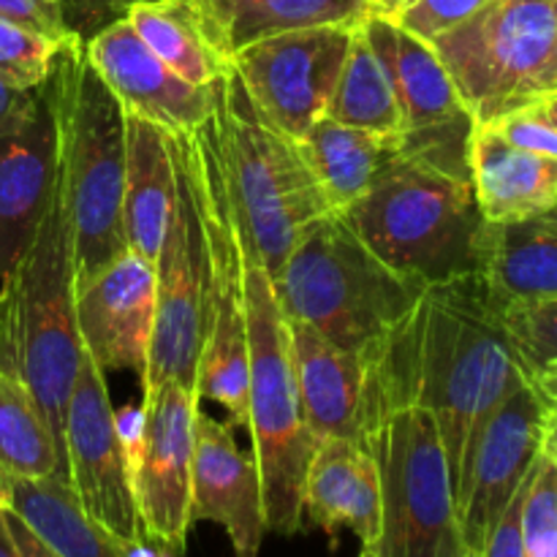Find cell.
Instances as JSON below:
<instances>
[{
    "label": "cell",
    "instance_id": "44",
    "mask_svg": "<svg viewBox=\"0 0 557 557\" xmlns=\"http://www.w3.org/2000/svg\"><path fill=\"white\" fill-rule=\"evenodd\" d=\"M544 451L557 462V406H547V422H544Z\"/></svg>",
    "mask_w": 557,
    "mask_h": 557
},
{
    "label": "cell",
    "instance_id": "19",
    "mask_svg": "<svg viewBox=\"0 0 557 557\" xmlns=\"http://www.w3.org/2000/svg\"><path fill=\"white\" fill-rule=\"evenodd\" d=\"M58 180V123L49 85L0 131V277L30 245Z\"/></svg>",
    "mask_w": 557,
    "mask_h": 557
},
{
    "label": "cell",
    "instance_id": "42",
    "mask_svg": "<svg viewBox=\"0 0 557 557\" xmlns=\"http://www.w3.org/2000/svg\"><path fill=\"white\" fill-rule=\"evenodd\" d=\"M531 384L533 389L544 397L547 406H557V364H549V368L533 373Z\"/></svg>",
    "mask_w": 557,
    "mask_h": 557
},
{
    "label": "cell",
    "instance_id": "1",
    "mask_svg": "<svg viewBox=\"0 0 557 557\" xmlns=\"http://www.w3.org/2000/svg\"><path fill=\"white\" fill-rule=\"evenodd\" d=\"M525 384L531 379L482 275L435 283L370 359V449L386 413L424 408L438 424L460 500L484 424Z\"/></svg>",
    "mask_w": 557,
    "mask_h": 557
},
{
    "label": "cell",
    "instance_id": "45",
    "mask_svg": "<svg viewBox=\"0 0 557 557\" xmlns=\"http://www.w3.org/2000/svg\"><path fill=\"white\" fill-rule=\"evenodd\" d=\"M125 557H174V555L161 547L156 549L150 542H136V544H125Z\"/></svg>",
    "mask_w": 557,
    "mask_h": 557
},
{
    "label": "cell",
    "instance_id": "24",
    "mask_svg": "<svg viewBox=\"0 0 557 557\" xmlns=\"http://www.w3.org/2000/svg\"><path fill=\"white\" fill-rule=\"evenodd\" d=\"M468 169L484 221H520L557 207V158L515 147L490 125H473Z\"/></svg>",
    "mask_w": 557,
    "mask_h": 557
},
{
    "label": "cell",
    "instance_id": "36",
    "mask_svg": "<svg viewBox=\"0 0 557 557\" xmlns=\"http://www.w3.org/2000/svg\"><path fill=\"white\" fill-rule=\"evenodd\" d=\"M484 125H490L495 134L504 136L515 147L539 152V156L557 158V128L549 123L547 114L539 112L536 107L515 109V112Z\"/></svg>",
    "mask_w": 557,
    "mask_h": 557
},
{
    "label": "cell",
    "instance_id": "26",
    "mask_svg": "<svg viewBox=\"0 0 557 557\" xmlns=\"http://www.w3.org/2000/svg\"><path fill=\"white\" fill-rule=\"evenodd\" d=\"M194 5L226 60L261 38L319 25H362L375 14L368 0H194Z\"/></svg>",
    "mask_w": 557,
    "mask_h": 557
},
{
    "label": "cell",
    "instance_id": "8",
    "mask_svg": "<svg viewBox=\"0 0 557 557\" xmlns=\"http://www.w3.org/2000/svg\"><path fill=\"white\" fill-rule=\"evenodd\" d=\"M473 125L557 92V0H490L435 38Z\"/></svg>",
    "mask_w": 557,
    "mask_h": 557
},
{
    "label": "cell",
    "instance_id": "35",
    "mask_svg": "<svg viewBox=\"0 0 557 557\" xmlns=\"http://www.w3.org/2000/svg\"><path fill=\"white\" fill-rule=\"evenodd\" d=\"M487 3L490 0H403L389 20L422 41L433 44L435 38L471 20Z\"/></svg>",
    "mask_w": 557,
    "mask_h": 557
},
{
    "label": "cell",
    "instance_id": "27",
    "mask_svg": "<svg viewBox=\"0 0 557 557\" xmlns=\"http://www.w3.org/2000/svg\"><path fill=\"white\" fill-rule=\"evenodd\" d=\"M0 500L60 557H125V542L98 525L65 479L0 473Z\"/></svg>",
    "mask_w": 557,
    "mask_h": 557
},
{
    "label": "cell",
    "instance_id": "7",
    "mask_svg": "<svg viewBox=\"0 0 557 557\" xmlns=\"http://www.w3.org/2000/svg\"><path fill=\"white\" fill-rule=\"evenodd\" d=\"M212 120L239 226L275 277L305 228L335 212L299 139L256 112L232 69L215 82Z\"/></svg>",
    "mask_w": 557,
    "mask_h": 557
},
{
    "label": "cell",
    "instance_id": "3",
    "mask_svg": "<svg viewBox=\"0 0 557 557\" xmlns=\"http://www.w3.org/2000/svg\"><path fill=\"white\" fill-rule=\"evenodd\" d=\"M47 85L79 286L128 250L123 228L125 109L92 69L79 36L65 41Z\"/></svg>",
    "mask_w": 557,
    "mask_h": 557
},
{
    "label": "cell",
    "instance_id": "23",
    "mask_svg": "<svg viewBox=\"0 0 557 557\" xmlns=\"http://www.w3.org/2000/svg\"><path fill=\"white\" fill-rule=\"evenodd\" d=\"M177 205L172 134L141 114L125 112L123 228L128 250L156 264Z\"/></svg>",
    "mask_w": 557,
    "mask_h": 557
},
{
    "label": "cell",
    "instance_id": "32",
    "mask_svg": "<svg viewBox=\"0 0 557 557\" xmlns=\"http://www.w3.org/2000/svg\"><path fill=\"white\" fill-rule=\"evenodd\" d=\"M71 36L74 33L49 36L20 22L0 20V79L20 90L44 87Z\"/></svg>",
    "mask_w": 557,
    "mask_h": 557
},
{
    "label": "cell",
    "instance_id": "37",
    "mask_svg": "<svg viewBox=\"0 0 557 557\" xmlns=\"http://www.w3.org/2000/svg\"><path fill=\"white\" fill-rule=\"evenodd\" d=\"M136 3H152V0H60V14L65 30L87 41L107 25L123 20Z\"/></svg>",
    "mask_w": 557,
    "mask_h": 557
},
{
    "label": "cell",
    "instance_id": "9",
    "mask_svg": "<svg viewBox=\"0 0 557 557\" xmlns=\"http://www.w3.org/2000/svg\"><path fill=\"white\" fill-rule=\"evenodd\" d=\"M199 199L210 259L207 330L196 395L226 408L228 424H248V326H245V267L239 221L223 169L215 120L183 134Z\"/></svg>",
    "mask_w": 557,
    "mask_h": 557
},
{
    "label": "cell",
    "instance_id": "17",
    "mask_svg": "<svg viewBox=\"0 0 557 557\" xmlns=\"http://www.w3.org/2000/svg\"><path fill=\"white\" fill-rule=\"evenodd\" d=\"M82 348L103 373L145 381L156 326V264L125 250L98 275L76 286Z\"/></svg>",
    "mask_w": 557,
    "mask_h": 557
},
{
    "label": "cell",
    "instance_id": "6",
    "mask_svg": "<svg viewBox=\"0 0 557 557\" xmlns=\"http://www.w3.org/2000/svg\"><path fill=\"white\" fill-rule=\"evenodd\" d=\"M343 221L400 275L424 286L479 270L484 215L471 180L417 158H400Z\"/></svg>",
    "mask_w": 557,
    "mask_h": 557
},
{
    "label": "cell",
    "instance_id": "47",
    "mask_svg": "<svg viewBox=\"0 0 557 557\" xmlns=\"http://www.w3.org/2000/svg\"><path fill=\"white\" fill-rule=\"evenodd\" d=\"M370 5H373L375 14H384V16H392L397 9H400L403 0H368Z\"/></svg>",
    "mask_w": 557,
    "mask_h": 557
},
{
    "label": "cell",
    "instance_id": "22",
    "mask_svg": "<svg viewBox=\"0 0 557 557\" xmlns=\"http://www.w3.org/2000/svg\"><path fill=\"white\" fill-rule=\"evenodd\" d=\"M302 515L332 544L337 533L351 531L362 547H375L381 536V473L375 451L359 441H321L308 466Z\"/></svg>",
    "mask_w": 557,
    "mask_h": 557
},
{
    "label": "cell",
    "instance_id": "13",
    "mask_svg": "<svg viewBox=\"0 0 557 557\" xmlns=\"http://www.w3.org/2000/svg\"><path fill=\"white\" fill-rule=\"evenodd\" d=\"M362 27L389 69L400 98L403 158H417L471 180L468 141L473 120L433 44L403 30L384 14H370Z\"/></svg>",
    "mask_w": 557,
    "mask_h": 557
},
{
    "label": "cell",
    "instance_id": "14",
    "mask_svg": "<svg viewBox=\"0 0 557 557\" xmlns=\"http://www.w3.org/2000/svg\"><path fill=\"white\" fill-rule=\"evenodd\" d=\"M145 438L131 471L136 511L147 542L174 557L188 547L190 473H194L199 395L177 381H163L141 395Z\"/></svg>",
    "mask_w": 557,
    "mask_h": 557
},
{
    "label": "cell",
    "instance_id": "11",
    "mask_svg": "<svg viewBox=\"0 0 557 557\" xmlns=\"http://www.w3.org/2000/svg\"><path fill=\"white\" fill-rule=\"evenodd\" d=\"M172 150L177 163V205L156 259V326L141 395L163 381H177L196 392L207 330L210 259L183 134H172Z\"/></svg>",
    "mask_w": 557,
    "mask_h": 557
},
{
    "label": "cell",
    "instance_id": "33",
    "mask_svg": "<svg viewBox=\"0 0 557 557\" xmlns=\"http://www.w3.org/2000/svg\"><path fill=\"white\" fill-rule=\"evenodd\" d=\"M498 310L528 379L557 364V297L498 302Z\"/></svg>",
    "mask_w": 557,
    "mask_h": 557
},
{
    "label": "cell",
    "instance_id": "31",
    "mask_svg": "<svg viewBox=\"0 0 557 557\" xmlns=\"http://www.w3.org/2000/svg\"><path fill=\"white\" fill-rule=\"evenodd\" d=\"M0 473L22 479H65V457L33 392L0 368Z\"/></svg>",
    "mask_w": 557,
    "mask_h": 557
},
{
    "label": "cell",
    "instance_id": "49",
    "mask_svg": "<svg viewBox=\"0 0 557 557\" xmlns=\"http://www.w3.org/2000/svg\"><path fill=\"white\" fill-rule=\"evenodd\" d=\"M460 557H482L479 553H473V549H466V553H462Z\"/></svg>",
    "mask_w": 557,
    "mask_h": 557
},
{
    "label": "cell",
    "instance_id": "40",
    "mask_svg": "<svg viewBox=\"0 0 557 557\" xmlns=\"http://www.w3.org/2000/svg\"><path fill=\"white\" fill-rule=\"evenodd\" d=\"M36 92L38 90H20V87H11L0 79V131L16 123L33 107Z\"/></svg>",
    "mask_w": 557,
    "mask_h": 557
},
{
    "label": "cell",
    "instance_id": "43",
    "mask_svg": "<svg viewBox=\"0 0 557 557\" xmlns=\"http://www.w3.org/2000/svg\"><path fill=\"white\" fill-rule=\"evenodd\" d=\"M0 557H22L20 549H16L14 536H11L9 515H5L3 500H0Z\"/></svg>",
    "mask_w": 557,
    "mask_h": 557
},
{
    "label": "cell",
    "instance_id": "30",
    "mask_svg": "<svg viewBox=\"0 0 557 557\" xmlns=\"http://www.w3.org/2000/svg\"><path fill=\"white\" fill-rule=\"evenodd\" d=\"M326 117L373 134L403 136V109L389 69L370 44L362 25L354 27L351 47L337 79Z\"/></svg>",
    "mask_w": 557,
    "mask_h": 557
},
{
    "label": "cell",
    "instance_id": "25",
    "mask_svg": "<svg viewBox=\"0 0 557 557\" xmlns=\"http://www.w3.org/2000/svg\"><path fill=\"white\" fill-rule=\"evenodd\" d=\"M476 272L498 302L557 297V207L520 221H484Z\"/></svg>",
    "mask_w": 557,
    "mask_h": 557
},
{
    "label": "cell",
    "instance_id": "15",
    "mask_svg": "<svg viewBox=\"0 0 557 557\" xmlns=\"http://www.w3.org/2000/svg\"><path fill=\"white\" fill-rule=\"evenodd\" d=\"M69 484L87 515L120 542H147L120 446L107 373L85 354L65 411Z\"/></svg>",
    "mask_w": 557,
    "mask_h": 557
},
{
    "label": "cell",
    "instance_id": "2",
    "mask_svg": "<svg viewBox=\"0 0 557 557\" xmlns=\"http://www.w3.org/2000/svg\"><path fill=\"white\" fill-rule=\"evenodd\" d=\"M0 283V368L33 392L65 457V411L85 348L76 326L74 248L60 177L30 245Z\"/></svg>",
    "mask_w": 557,
    "mask_h": 557
},
{
    "label": "cell",
    "instance_id": "48",
    "mask_svg": "<svg viewBox=\"0 0 557 557\" xmlns=\"http://www.w3.org/2000/svg\"><path fill=\"white\" fill-rule=\"evenodd\" d=\"M359 557H381V555H379V549H375V547H362Z\"/></svg>",
    "mask_w": 557,
    "mask_h": 557
},
{
    "label": "cell",
    "instance_id": "10",
    "mask_svg": "<svg viewBox=\"0 0 557 557\" xmlns=\"http://www.w3.org/2000/svg\"><path fill=\"white\" fill-rule=\"evenodd\" d=\"M381 557H460L466 553L455 487L438 424L424 408H397L379 422Z\"/></svg>",
    "mask_w": 557,
    "mask_h": 557
},
{
    "label": "cell",
    "instance_id": "5",
    "mask_svg": "<svg viewBox=\"0 0 557 557\" xmlns=\"http://www.w3.org/2000/svg\"><path fill=\"white\" fill-rule=\"evenodd\" d=\"M239 221V218H237ZM248 326V424L261 476L267 531L297 536L305 531L302 498L315 438L305 424L294 373L288 321L253 243L239 226Z\"/></svg>",
    "mask_w": 557,
    "mask_h": 557
},
{
    "label": "cell",
    "instance_id": "12",
    "mask_svg": "<svg viewBox=\"0 0 557 557\" xmlns=\"http://www.w3.org/2000/svg\"><path fill=\"white\" fill-rule=\"evenodd\" d=\"M357 25H319L261 38L228 63L256 112L302 139L330 109Z\"/></svg>",
    "mask_w": 557,
    "mask_h": 557
},
{
    "label": "cell",
    "instance_id": "39",
    "mask_svg": "<svg viewBox=\"0 0 557 557\" xmlns=\"http://www.w3.org/2000/svg\"><path fill=\"white\" fill-rule=\"evenodd\" d=\"M522 493H525V482H522V487L517 490L511 504L506 506L500 520L495 522V528L490 531L487 542H484L482 553H479L482 557H525V547H522V533H520Z\"/></svg>",
    "mask_w": 557,
    "mask_h": 557
},
{
    "label": "cell",
    "instance_id": "29",
    "mask_svg": "<svg viewBox=\"0 0 557 557\" xmlns=\"http://www.w3.org/2000/svg\"><path fill=\"white\" fill-rule=\"evenodd\" d=\"M125 20L169 69L194 85L210 87L232 69V63L207 36L194 0L136 3L128 9Z\"/></svg>",
    "mask_w": 557,
    "mask_h": 557
},
{
    "label": "cell",
    "instance_id": "38",
    "mask_svg": "<svg viewBox=\"0 0 557 557\" xmlns=\"http://www.w3.org/2000/svg\"><path fill=\"white\" fill-rule=\"evenodd\" d=\"M0 20L20 22L49 36H69L60 14V0H0Z\"/></svg>",
    "mask_w": 557,
    "mask_h": 557
},
{
    "label": "cell",
    "instance_id": "20",
    "mask_svg": "<svg viewBox=\"0 0 557 557\" xmlns=\"http://www.w3.org/2000/svg\"><path fill=\"white\" fill-rule=\"evenodd\" d=\"M218 522L232 542L234 557H261L264 498L253 455L239 449L232 424L196 417L194 473H190V525Z\"/></svg>",
    "mask_w": 557,
    "mask_h": 557
},
{
    "label": "cell",
    "instance_id": "34",
    "mask_svg": "<svg viewBox=\"0 0 557 557\" xmlns=\"http://www.w3.org/2000/svg\"><path fill=\"white\" fill-rule=\"evenodd\" d=\"M520 533L525 557H557V462L544 449L525 479Z\"/></svg>",
    "mask_w": 557,
    "mask_h": 557
},
{
    "label": "cell",
    "instance_id": "21",
    "mask_svg": "<svg viewBox=\"0 0 557 557\" xmlns=\"http://www.w3.org/2000/svg\"><path fill=\"white\" fill-rule=\"evenodd\" d=\"M288 341L305 424L315 444L348 438L370 446V359L302 321H288Z\"/></svg>",
    "mask_w": 557,
    "mask_h": 557
},
{
    "label": "cell",
    "instance_id": "18",
    "mask_svg": "<svg viewBox=\"0 0 557 557\" xmlns=\"http://www.w3.org/2000/svg\"><path fill=\"white\" fill-rule=\"evenodd\" d=\"M85 54L125 112L141 114L169 134H190L215 112V82L201 87L183 79L141 41L125 16L87 38Z\"/></svg>",
    "mask_w": 557,
    "mask_h": 557
},
{
    "label": "cell",
    "instance_id": "4",
    "mask_svg": "<svg viewBox=\"0 0 557 557\" xmlns=\"http://www.w3.org/2000/svg\"><path fill=\"white\" fill-rule=\"evenodd\" d=\"M270 281L286 321H302L368 359L381 351L428 288L384 264L343 215L310 223Z\"/></svg>",
    "mask_w": 557,
    "mask_h": 557
},
{
    "label": "cell",
    "instance_id": "28",
    "mask_svg": "<svg viewBox=\"0 0 557 557\" xmlns=\"http://www.w3.org/2000/svg\"><path fill=\"white\" fill-rule=\"evenodd\" d=\"M299 145L335 215H343L354 201L362 199L403 158V136L354 128L326 114Z\"/></svg>",
    "mask_w": 557,
    "mask_h": 557
},
{
    "label": "cell",
    "instance_id": "41",
    "mask_svg": "<svg viewBox=\"0 0 557 557\" xmlns=\"http://www.w3.org/2000/svg\"><path fill=\"white\" fill-rule=\"evenodd\" d=\"M5 515H9L11 536H14L16 549H20V555H22V557H60V555H54L52 549H49L47 544H44L41 539H38L36 533H33L30 528H27L25 522L20 520V517L11 515L9 509H5Z\"/></svg>",
    "mask_w": 557,
    "mask_h": 557
},
{
    "label": "cell",
    "instance_id": "46",
    "mask_svg": "<svg viewBox=\"0 0 557 557\" xmlns=\"http://www.w3.org/2000/svg\"><path fill=\"white\" fill-rule=\"evenodd\" d=\"M531 107H536L539 112H544L549 117V123L555 125L557 128V92L555 96H547L544 98V101H539V103H531Z\"/></svg>",
    "mask_w": 557,
    "mask_h": 557
},
{
    "label": "cell",
    "instance_id": "16",
    "mask_svg": "<svg viewBox=\"0 0 557 557\" xmlns=\"http://www.w3.org/2000/svg\"><path fill=\"white\" fill-rule=\"evenodd\" d=\"M544 422L547 403L533 384H525L484 424L457 500L462 542L473 553H482L490 531L531 473L544 446Z\"/></svg>",
    "mask_w": 557,
    "mask_h": 557
}]
</instances>
